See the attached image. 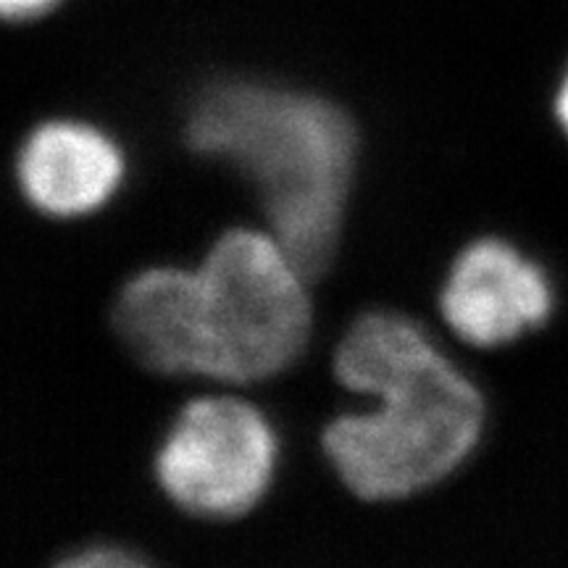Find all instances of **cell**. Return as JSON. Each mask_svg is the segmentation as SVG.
Here are the masks:
<instances>
[{
    "instance_id": "2",
    "label": "cell",
    "mask_w": 568,
    "mask_h": 568,
    "mask_svg": "<svg viewBox=\"0 0 568 568\" xmlns=\"http://www.w3.org/2000/svg\"><path fill=\"white\" fill-rule=\"evenodd\" d=\"M184 140L251 184L268 234L308 280L329 268L358 159V126L311 88L232 74L195 92Z\"/></svg>"
},
{
    "instance_id": "6",
    "label": "cell",
    "mask_w": 568,
    "mask_h": 568,
    "mask_svg": "<svg viewBox=\"0 0 568 568\" xmlns=\"http://www.w3.org/2000/svg\"><path fill=\"white\" fill-rule=\"evenodd\" d=\"M122 148L82 119H48L21 142L17 180L32 209L80 219L103 209L124 180Z\"/></svg>"
},
{
    "instance_id": "7",
    "label": "cell",
    "mask_w": 568,
    "mask_h": 568,
    "mask_svg": "<svg viewBox=\"0 0 568 568\" xmlns=\"http://www.w3.org/2000/svg\"><path fill=\"white\" fill-rule=\"evenodd\" d=\"M53 568H151L134 552L124 548H88L71 552Z\"/></svg>"
},
{
    "instance_id": "1",
    "label": "cell",
    "mask_w": 568,
    "mask_h": 568,
    "mask_svg": "<svg viewBox=\"0 0 568 568\" xmlns=\"http://www.w3.org/2000/svg\"><path fill=\"white\" fill-rule=\"evenodd\" d=\"M335 376L379 403L332 418L322 432L326 460L361 500L424 493L477 450L485 397L416 318L395 311L355 318L335 351Z\"/></svg>"
},
{
    "instance_id": "3",
    "label": "cell",
    "mask_w": 568,
    "mask_h": 568,
    "mask_svg": "<svg viewBox=\"0 0 568 568\" xmlns=\"http://www.w3.org/2000/svg\"><path fill=\"white\" fill-rule=\"evenodd\" d=\"M305 282L274 234L224 232L193 268V376L253 385L293 366L314 326Z\"/></svg>"
},
{
    "instance_id": "8",
    "label": "cell",
    "mask_w": 568,
    "mask_h": 568,
    "mask_svg": "<svg viewBox=\"0 0 568 568\" xmlns=\"http://www.w3.org/2000/svg\"><path fill=\"white\" fill-rule=\"evenodd\" d=\"M69 0H0V13L11 27L42 24L67 9Z\"/></svg>"
},
{
    "instance_id": "5",
    "label": "cell",
    "mask_w": 568,
    "mask_h": 568,
    "mask_svg": "<svg viewBox=\"0 0 568 568\" xmlns=\"http://www.w3.org/2000/svg\"><path fill=\"white\" fill-rule=\"evenodd\" d=\"M550 276L506 240L479 237L453 258L439 314L474 347H500L539 329L552 314Z\"/></svg>"
},
{
    "instance_id": "4",
    "label": "cell",
    "mask_w": 568,
    "mask_h": 568,
    "mask_svg": "<svg viewBox=\"0 0 568 568\" xmlns=\"http://www.w3.org/2000/svg\"><path fill=\"white\" fill-rule=\"evenodd\" d=\"M276 453L272 424L253 403L209 395L174 416L153 471L176 508L201 518H237L272 487Z\"/></svg>"
},
{
    "instance_id": "9",
    "label": "cell",
    "mask_w": 568,
    "mask_h": 568,
    "mask_svg": "<svg viewBox=\"0 0 568 568\" xmlns=\"http://www.w3.org/2000/svg\"><path fill=\"white\" fill-rule=\"evenodd\" d=\"M552 111H556L560 130H564V134L568 138V67H566L564 77H560V82H558L556 101H552Z\"/></svg>"
}]
</instances>
